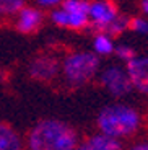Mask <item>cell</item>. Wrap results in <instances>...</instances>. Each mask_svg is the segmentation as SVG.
Here are the masks:
<instances>
[{"label":"cell","mask_w":148,"mask_h":150,"mask_svg":"<svg viewBox=\"0 0 148 150\" xmlns=\"http://www.w3.org/2000/svg\"><path fill=\"white\" fill-rule=\"evenodd\" d=\"M142 8H143V11L148 13V0H143V2H142Z\"/></svg>","instance_id":"ffe728a7"},{"label":"cell","mask_w":148,"mask_h":150,"mask_svg":"<svg viewBox=\"0 0 148 150\" xmlns=\"http://www.w3.org/2000/svg\"><path fill=\"white\" fill-rule=\"evenodd\" d=\"M60 70V64L56 57L49 56H39L30 64V75L31 79L37 82H51L57 77Z\"/></svg>","instance_id":"5b68a950"},{"label":"cell","mask_w":148,"mask_h":150,"mask_svg":"<svg viewBox=\"0 0 148 150\" xmlns=\"http://www.w3.org/2000/svg\"><path fill=\"white\" fill-rule=\"evenodd\" d=\"M101 85L106 88L112 96H125L132 90V82H130L127 70H122L121 67H109L101 74L99 79Z\"/></svg>","instance_id":"277c9868"},{"label":"cell","mask_w":148,"mask_h":150,"mask_svg":"<svg viewBox=\"0 0 148 150\" xmlns=\"http://www.w3.org/2000/svg\"><path fill=\"white\" fill-rule=\"evenodd\" d=\"M0 150H21V139L10 124L0 122Z\"/></svg>","instance_id":"8fae6325"},{"label":"cell","mask_w":148,"mask_h":150,"mask_svg":"<svg viewBox=\"0 0 148 150\" xmlns=\"http://www.w3.org/2000/svg\"><path fill=\"white\" fill-rule=\"evenodd\" d=\"M41 20H42V15L37 10H34V8H21L16 28H18L20 33H25V34L34 33L41 25Z\"/></svg>","instance_id":"30bf717a"},{"label":"cell","mask_w":148,"mask_h":150,"mask_svg":"<svg viewBox=\"0 0 148 150\" xmlns=\"http://www.w3.org/2000/svg\"><path fill=\"white\" fill-rule=\"evenodd\" d=\"M99 59L94 52H73L63 59V75L72 86H82L94 77Z\"/></svg>","instance_id":"3957f363"},{"label":"cell","mask_w":148,"mask_h":150,"mask_svg":"<svg viewBox=\"0 0 148 150\" xmlns=\"http://www.w3.org/2000/svg\"><path fill=\"white\" fill-rule=\"evenodd\" d=\"M127 75L135 90L148 95V57H133L127 60Z\"/></svg>","instance_id":"8992f818"},{"label":"cell","mask_w":148,"mask_h":150,"mask_svg":"<svg viewBox=\"0 0 148 150\" xmlns=\"http://www.w3.org/2000/svg\"><path fill=\"white\" fill-rule=\"evenodd\" d=\"M116 51V56L119 57V59H122V60H130L135 57V52H133V49L129 47V46H117V47H114Z\"/></svg>","instance_id":"e0dca14e"},{"label":"cell","mask_w":148,"mask_h":150,"mask_svg":"<svg viewBox=\"0 0 148 150\" xmlns=\"http://www.w3.org/2000/svg\"><path fill=\"white\" fill-rule=\"evenodd\" d=\"M75 150H121V144L116 137L106 134H96L91 135L88 140L75 147Z\"/></svg>","instance_id":"9c48e42d"},{"label":"cell","mask_w":148,"mask_h":150,"mask_svg":"<svg viewBox=\"0 0 148 150\" xmlns=\"http://www.w3.org/2000/svg\"><path fill=\"white\" fill-rule=\"evenodd\" d=\"M23 8V0H0V13H15Z\"/></svg>","instance_id":"9a60e30c"},{"label":"cell","mask_w":148,"mask_h":150,"mask_svg":"<svg viewBox=\"0 0 148 150\" xmlns=\"http://www.w3.org/2000/svg\"><path fill=\"white\" fill-rule=\"evenodd\" d=\"M52 21L59 25V26L72 28V30H82L88 25V15L82 13H72L67 10H57L52 13Z\"/></svg>","instance_id":"ba28073f"},{"label":"cell","mask_w":148,"mask_h":150,"mask_svg":"<svg viewBox=\"0 0 148 150\" xmlns=\"http://www.w3.org/2000/svg\"><path fill=\"white\" fill-rule=\"evenodd\" d=\"M125 30H129V18L125 16H116L111 23H107L104 26L93 28V31H96V34H111V36H119L122 34Z\"/></svg>","instance_id":"7c38bea8"},{"label":"cell","mask_w":148,"mask_h":150,"mask_svg":"<svg viewBox=\"0 0 148 150\" xmlns=\"http://www.w3.org/2000/svg\"><path fill=\"white\" fill-rule=\"evenodd\" d=\"M98 126L101 132L111 137H127L133 134L140 126V114L125 105L107 106L98 116Z\"/></svg>","instance_id":"7a4b0ae2"},{"label":"cell","mask_w":148,"mask_h":150,"mask_svg":"<svg viewBox=\"0 0 148 150\" xmlns=\"http://www.w3.org/2000/svg\"><path fill=\"white\" fill-rule=\"evenodd\" d=\"M94 51L96 54H111L114 51V44L106 34H98L94 39Z\"/></svg>","instance_id":"5bb4252c"},{"label":"cell","mask_w":148,"mask_h":150,"mask_svg":"<svg viewBox=\"0 0 148 150\" xmlns=\"http://www.w3.org/2000/svg\"><path fill=\"white\" fill-rule=\"evenodd\" d=\"M59 2H62V0H39L41 5H56V4H59Z\"/></svg>","instance_id":"ac0fdd59"},{"label":"cell","mask_w":148,"mask_h":150,"mask_svg":"<svg viewBox=\"0 0 148 150\" xmlns=\"http://www.w3.org/2000/svg\"><path fill=\"white\" fill-rule=\"evenodd\" d=\"M132 150H148V144H140V145H135Z\"/></svg>","instance_id":"d6986e66"},{"label":"cell","mask_w":148,"mask_h":150,"mask_svg":"<svg viewBox=\"0 0 148 150\" xmlns=\"http://www.w3.org/2000/svg\"><path fill=\"white\" fill-rule=\"evenodd\" d=\"M88 15L93 20V28H98V26H104L107 23H111L117 16V11H116V7L111 2H107V0H96V2L90 4Z\"/></svg>","instance_id":"52a82bcc"},{"label":"cell","mask_w":148,"mask_h":150,"mask_svg":"<svg viewBox=\"0 0 148 150\" xmlns=\"http://www.w3.org/2000/svg\"><path fill=\"white\" fill-rule=\"evenodd\" d=\"M62 8L67 11H72V13H82V15L90 13V4L86 0H65Z\"/></svg>","instance_id":"4fadbf2b"},{"label":"cell","mask_w":148,"mask_h":150,"mask_svg":"<svg viewBox=\"0 0 148 150\" xmlns=\"http://www.w3.org/2000/svg\"><path fill=\"white\" fill-rule=\"evenodd\" d=\"M77 142L75 129L56 119L37 122L28 135L30 150H75Z\"/></svg>","instance_id":"6da1fadb"},{"label":"cell","mask_w":148,"mask_h":150,"mask_svg":"<svg viewBox=\"0 0 148 150\" xmlns=\"http://www.w3.org/2000/svg\"><path fill=\"white\" fill-rule=\"evenodd\" d=\"M129 30L142 34H148V21H145L142 18H132L129 20Z\"/></svg>","instance_id":"2e32d148"}]
</instances>
